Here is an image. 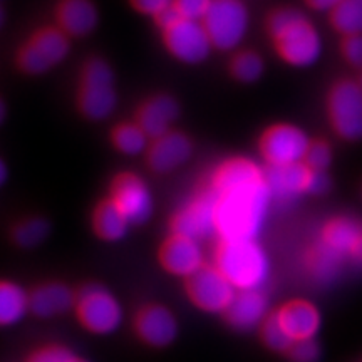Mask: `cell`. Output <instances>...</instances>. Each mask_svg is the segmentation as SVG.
<instances>
[{
	"label": "cell",
	"instance_id": "obj_28",
	"mask_svg": "<svg viewBox=\"0 0 362 362\" xmlns=\"http://www.w3.org/2000/svg\"><path fill=\"white\" fill-rule=\"evenodd\" d=\"M344 255L334 252L332 248H329L325 243L319 240V243H315L310 248L309 255H307V265L312 274L320 280H329L336 275L339 267L342 264Z\"/></svg>",
	"mask_w": 362,
	"mask_h": 362
},
{
	"label": "cell",
	"instance_id": "obj_29",
	"mask_svg": "<svg viewBox=\"0 0 362 362\" xmlns=\"http://www.w3.org/2000/svg\"><path fill=\"white\" fill-rule=\"evenodd\" d=\"M265 71V62L259 52L255 51H240L232 57L230 72L238 83L252 84L257 83Z\"/></svg>",
	"mask_w": 362,
	"mask_h": 362
},
{
	"label": "cell",
	"instance_id": "obj_32",
	"mask_svg": "<svg viewBox=\"0 0 362 362\" xmlns=\"http://www.w3.org/2000/svg\"><path fill=\"white\" fill-rule=\"evenodd\" d=\"M304 163L314 171H325L332 163V148L327 141H312Z\"/></svg>",
	"mask_w": 362,
	"mask_h": 362
},
{
	"label": "cell",
	"instance_id": "obj_12",
	"mask_svg": "<svg viewBox=\"0 0 362 362\" xmlns=\"http://www.w3.org/2000/svg\"><path fill=\"white\" fill-rule=\"evenodd\" d=\"M171 230L198 242L216 233V203L210 188L203 189L176 211L171 218Z\"/></svg>",
	"mask_w": 362,
	"mask_h": 362
},
{
	"label": "cell",
	"instance_id": "obj_13",
	"mask_svg": "<svg viewBox=\"0 0 362 362\" xmlns=\"http://www.w3.org/2000/svg\"><path fill=\"white\" fill-rule=\"evenodd\" d=\"M110 198L131 225H141L153 214V197L146 181L134 173L117 175L111 183Z\"/></svg>",
	"mask_w": 362,
	"mask_h": 362
},
{
	"label": "cell",
	"instance_id": "obj_7",
	"mask_svg": "<svg viewBox=\"0 0 362 362\" xmlns=\"http://www.w3.org/2000/svg\"><path fill=\"white\" fill-rule=\"evenodd\" d=\"M202 22L214 47L228 52L245 39L250 16L242 0H214Z\"/></svg>",
	"mask_w": 362,
	"mask_h": 362
},
{
	"label": "cell",
	"instance_id": "obj_20",
	"mask_svg": "<svg viewBox=\"0 0 362 362\" xmlns=\"http://www.w3.org/2000/svg\"><path fill=\"white\" fill-rule=\"evenodd\" d=\"M57 27L71 37H84L98 25V8L93 0H61L56 7Z\"/></svg>",
	"mask_w": 362,
	"mask_h": 362
},
{
	"label": "cell",
	"instance_id": "obj_35",
	"mask_svg": "<svg viewBox=\"0 0 362 362\" xmlns=\"http://www.w3.org/2000/svg\"><path fill=\"white\" fill-rule=\"evenodd\" d=\"M341 52L347 64L362 71V34L344 37L341 44Z\"/></svg>",
	"mask_w": 362,
	"mask_h": 362
},
{
	"label": "cell",
	"instance_id": "obj_17",
	"mask_svg": "<svg viewBox=\"0 0 362 362\" xmlns=\"http://www.w3.org/2000/svg\"><path fill=\"white\" fill-rule=\"evenodd\" d=\"M134 327L139 339L153 347L170 346L178 334L175 315L163 305H148L139 310Z\"/></svg>",
	"mask_w": 362,
	"mask_h": 362
},
{
	"label": "cell",
	"instance_id": "obj_21",
	"mask_svg": "<svg viewBox=\"0 0 362 362\" xmlns=\"http://www.w3.org/2000/svg\"><path fill=\"white\" fill-rule=\"evenodd\" d=\"M280 324L293 341L314 339L320 327V315L314 304L307 300H291L275 312Z\"/></svg>",
	"mask_w": 362,
	"mask_h": 362
},
{
	"label": "cell",
	"instance_id": "obj_25",
	"mask_svg": "<svg viewBox=\"0 0 362 362\" xmlns=\"http://www.w3.org/2000/svg\"><path fill=\"white\" fill-rule=\"evenodd\" d=\"M27 312H30V293L21 285L2 282L0 285V322L12 325L21 322Z\"/></svg>",
	"mask_w": 362,
	"mask_h": 362
},
{
	"label": "cell",
	"instance_id": "obj_14",
	"mask_svg": "<svg viewBox=\"0 0 362 362\" xmlns=\"http://www.w3.org/2000/svg\"><path fill=\"white\" fill-rule=\"evenodd\" d=\"M163 269L178 277H192L203 267V250L198 240L171 233L160 248Z\"/></svg>",
	"mask_w": 362,
	"mask_h": 362
},
{
	"label": "cell",
	"instance_id": "obj_41",
	"mask_svg": "<svg viewBox=\"0 0 362 362\" xmlns=\"http://www.w3.org/2000/svg\"><path fill=\"white\" fill-rule=\"evenodd\" d=\"M74 362H86V361H79V359H76Z\"/></svg>",
	"mask_w": 362,
	"mask_h": 362
},
{
	"label": "cell",
	"instance_id": "obj_4",
	"mask_svg": "<svg viewBox=\"0 0 362 362\" xmlns=\"http://www.w3.org/2000/svg\"><path fill=\"white\" fill-rule=\"evenodd\" d=\"M117 106L115 72L101 57H93L79 76L78 107L90 121L107 119Z\"/></svg>",
	"mask_w": 362,
	"mask_h": 362
},
{
	"label": "cell",
	"instance_id": "obj_24",
	"mask_svg": "<svg viewBox=\"0 0 362 362\" xmlns=\"http://www.w3.org/2000/svg\"><path fill=\"white\" fill-rule=\"evenodd\" d=\"M129 225V220L126 218L123 211L116 206V203L111 198L99 203L93 214L94 233L104 242H119L128 233Z\"/></svg>",
	"mask_w": 362,
	"mask_h": 362
},
{
	"label": "cell",
	"instance_id": "obj_2",
	"mask_svg": "<svg viewBox=\"0 0 362 362\" xmlns=\"http://www.w3.org/2000/svg\"><path fill=\"white\" fill-rule=\"evenodd\" d=\"M267 33L279 57L292 67H310L322 54V37L317 27L297 8L282 7L267 17Z\"/></svg>",
	"mask_w": 362,
	"mask_h": 362
},
{
	"label": "cell",
	"instance_id": "obj_15",
	"mask_svg": "<svg viewBox=\"0 0 362 362\" xmlns=\"http://www.w3.org/2000/svg\"><path fill=\"white\" fill-rule=\"evenodd\" d=\"M317 171L310 170L305 163L287 166H269L267 168V183L272 197L279 200H293L305 193H314V181Z\"/></svg>",
	"mask_w": 362,
	"mask_h": 362
},
{
	"label": "cell",
	"instance_id": "obj_16",
	"mask_svg": "<svg viewBox=\"0 0 362 362\" xmlns=\"http://www.w3.org/2000/svg\"><path fill=\"white\" fill-rule=\"evenodd\" d=\"M192 151V139L187 134L180 131H170L153 139L151 146L148 148V165L155 173H171L189 160Z\"/></svg>",
	"mask_w": 362,
	"mask_h": 362
},
{
	"label": "cell",
	"instance_id": "obj_36",
	"mask_svg": "<svg viewBox=\"0 0 362 362\" xmlns=\"http://www.w3.org/2000/svg\"><path fill=\"white\" fill-rule=\"evenodd\" d=\"M74 361L76 357L72 356V352L61 346H51V347H44V349L35 351L29 359V362H74Z\"/></svg>",
	"mask_w": 362,
	"mask_h": 362
},
{
	"label": "cell",
	"instance_id": "obj_31",
	"mask_svg": "<svg viewBox=\"0 0 362 362\" xmlns=\"http://www.w3.org/2000/svg\"><path fill=\"white\" fill-rule=\"evenodd\" d=\"M262 341L269 349L275 352H288L292 347L293 339L288 336L287 330L280 324L277 314H272L265 319V322L260 325Z\"/></svg>",
	"mask_w": 362,
	"mask_h": 362
},
{
	"label": "cell",
	"instance_id": "obj_9",
	"mask_svg": "<svg viewBox=\"0 0 362 362\" xmlns=\"http://www.w3.org/2000/svg\"><path fill=\"white\" fill-rule=\"evenodd\" d=\"M310 144L309 134L304 129L288 123H280L264 131L259 149L269 166H287L304 163Z\"/></svg>",
	"mask_w": 362,
	"mask_h": 362
},
{
	"label": "cell",
	"instance_id": "obj_26",
	"mask_svg": "<svg viewBox=\"0 0 362 362\" xmlns=\"http://www.w3.org/2000/svg\"><path fill=\"white\" fill-rule=\"evenodd\" d=\"M111 139L115 148L119 153L128 156L141 155L148 149L149 136L138 123H123L117 124L111 133Z\"/></svg>",
	"mask_w": 362,
	"mask_h": 362
},
{
	"label": "cell",
	"instance_id": "obj_5",
	"mask_svg": "<svg viewBox=\"0 0 362 362\" xmlns=\"http://www.w3.org/2000/svg\"><path fill=\"white\" fill-rule=\"evenodd\" d=\"M71 51L69 35L59 27L35 30L17 54V64L25 74L39 76L61 64Z\"/></svg>",
	"mask_w": 362,
	"mask_h": 362
},
{
	"label": "cell",
	"instance_id": "obj_6",
	"mask_svg": "<svg viewBox=\"0 0 362 362\" xmlns=\"http://www.w3.org/2000/svg\"><path fill=\"white\" fill-rule=\"evenodd\" d=\"M330 128L344 141L362 139V89L357 81L341 79L327 94Z\"/></svg>",
	"mask_w": 362,
	"mask_h": 362
},
{
	"label": "cell",
	"instance_id": "obj_8",
	"mask_svg": "<svg viewBox=\"0 0 362 362\" xmlns=\"http://www.w3.org/2000/svg\"><path fill=\"white\" fill-rule=\"evenodd\" d=\"M74 309L83 327L99 336L112 334L123 320V310L116 297L96 284L81 288L76 296Z\"/></svg>",
	"mask_w": 362,
	"mask_h": 362
},
{
	"label": "cell",
	"instance_id": "obj_19",
	"mask_svg": "<svg viewBox=\"0 0 362 362\" xmlns=\"http://www.w3.org/2000/svg\"><path fill=\"white\" fill-rule=\"evenodd\" d=\"M180 116V106L168 94H156L139 106L136 123L144 129L149 138L156 139L170 133L171 126Z\"/></svg>",
	"mask_w": 362,
	"mask_h": 362
},
{
	"label": "cell",
	"instance_id": "obj_33",
	"mask_svg": "<svg viewBox=\"0 0 362 362\" xmlns=\"http://www.w3.org/2000/svg\"><path fill=\"white\" fill-rule=\"evenodd\" d=\"M214 0H173V7L183 19L202 22L210 11Z\"/></svg>",
	"mask_w": 362,
	"mask_h": 362
},
{
	"label": "cell",
	"instance_id": "obj_27",
	"mask_svg": "<svg viewBox=\"0 0 362 362\" xmlns=\"http://www.w3.org/2000/svg\"><path fill=\"white\" fill-rule=\"evenodd\" d=\"M329 21L344 37L362 34V0H342L329 13Z\"/></svg>",
	"mask_w": 362,
	"mask_h": 362
},
{
	"label": "cell",
	"instance_id": "obj_22",
	"mask_svg": "<svg viewBox=\"0 0 362 362\" xmlns=\"http://www.w3.org/2000/svg\"><path fill=\"white\" fill-rule=\"evenodd\" d=\"M76 307V296L67 285L49 282L30 292V312L37 317L61 315Z\"/></svg>",
	"mask_w": 362,
	"mask_h": 362
},
{
	"label": "cell",
	"instance_id": "obj_39",
	"mask_svg": "<svg viewBox=\"0 0 362 362\" xmlns=\"http://www.w3.org/2000/svg\"><path fill=\"white\" fill-rule=\"evenodd\" d=\"M351 257H352V259H354V260L357 262V264L362 265V240H361L359 243H357V247L354 248V250H352Z\"/></svg>",
	"mask_w": 362,
	"mask_h": 362
},
{
	"label": "cell",
	"instance_id": "obj_37",
	"mask_svg": "<svg viewBox=\"0 0 362 362\" xmlns=\"http://www.w3.org/2000/svg\"><path fill=\"white\" fill-rule=\"evenodd\" d=\"M131 7L143 16L158 17L166 8L173 7V0H129Z\"/></svg>",
	"mask_w": 362,
	"mask_h": 362
},
{
	"label": "cell",
	"instance_id": "obj_1",
	"mask_svg": "<svg viewBox=\"0 0 362 362\" xmlns=\"http://www.w3.org/2000/svg\"><path fill=\"white\" fill-rule=\"evenodd\" d=\"M220 240H255L265 223L272 197L267 170L250 158L225 160L211 175Z\"/></svg>",
	"mask_w": 362,
	"mask_h": 362
},
{
	"label": "cell",
	"instance_id": "obj_30",
	"mask_svg": "<svg viewBox=\"0 0 362 362\" xmlns=\"http://www.w3.org/2000/svg\"><path fill=\"white\" fill-rule=\"evenodd\" d=\"M49 232H51V225L47 220L40 218V216H33V218H25L19 225H16L12 238L19 247L30 248L42 243Z\"/></svg>",
	"mask_w": 362,
	"mask_h": 362
},
{
	"label": "cell",
	"instance_id": "obj_10",
	"mask_svg": "<svg viewBox=\"0 0 362 362\" xmlns=\"http://www.w3.org/2000/svg\"><path fill=\"white\" fill-rule=\"evenodd\" d=\"M187 293L198 309L223 314L233 300L237 288L215 265H203L197 274L187 279Z\"/></svg>",
	"mask_w": 362,
	"mask_h": 362
},
{
	"label": "cell",
	"instance_id": "obj_38",
	"mask_svg": "<svg viewBox=\"0 0 362 362\" xmlns=\"http://www.w3.org/2000/svg\"><path fill=\"white\" fill-rule=\"evenodd\" d=\"M342 0H305V4L312 11L317 12H332Z\"/></svg>",
	"mask_w": 362,
	"mask_h": 362
},
{
	"label": "cell",
	"instance_id": "obj_34",
	"mask_svg": "<svg viewBox=\"0 0 362 362\" xmlns=\"http://www.w3.org/2000/svg\"><path fill=\"white\" fill-rule=\"evenodd\" d=\"M287 356L292 362H317L320 357L319 344L314 339H304V341H293Z\"/></svg>",
	"mask_w": 362,
	"mask_h": 362
},
{
	"label": "cell",
	"instance_id": "obj_23",
	"mask_svg": "<svg viewBox=\"0 0 362 362\" xmlns=\"http://www.w3.org/2000/svg\"><path fill=\"white\" fill-rule=\"evenodd\" d=\"M362 240V226L349 216H336L324 225L320 242L341 255H351Z\"/></svg>",
	"mask_w": 362,
	"mask_h": 362
},
{
	"label": "cell",
	"instance_id": "obj_18",
	"mask_svg": "<svg viewBox=\"0 0 362 362\" xmlns=\"http://www.w3.org/2000/svg\"><path fill=\"white\" fill-rule=\"evenodd\" d=\"M269 312L267 297L255 291H237L228 309L223 312L226 322L237 330H253L265 322Z\"/></svg>",
	"mask_w": 362,
	"mask_h": 362
},
{
	"label": "cell",
	"instance_id": "obj_40",
	"mask_svg": "<svg viewBox=\"0 0 362 362\" xmlns=\"http://www.w3.org/2000/svg\"><path fill=\"white\" fill-rule=\"evenodd\" d=\"M357 83H359V86H361V89H362V71H361V76H359V79H357Z\"/></svg>",
	"mask_w": 362,
	"mask_h": 362
},
{
	"label": "cell",
	"instance_id": "obj_3",
	"mask_svg": "<svg viewBox=\"0 0 362 362\" xmlns=\"http://www.w3.org/2000/svg\"><path fill=\"white\" fill-rule=\"evenodd\" d=\"M215 267L237 291H255L269 277V257L255 240H220Z\"/></svg>",
	"mask_w": 362,
	"mask_h": 362
},
{
	"label": "cell",
	"instance_id": "obj_11",
	"mask_svg": "<svg viewBox=\"0 0 362 362\" xmlns=\"http://www.w3.org/2000/svg\"><path fill=\"white\" fill-rule=\"evenodd\" d=\"M163 40L171 56L183 64H200L214 49L203 22L183 17L163 30Z\"/></svg>",
	"mask_w": 362,
	"mask_h": 362
}]
</instances>
